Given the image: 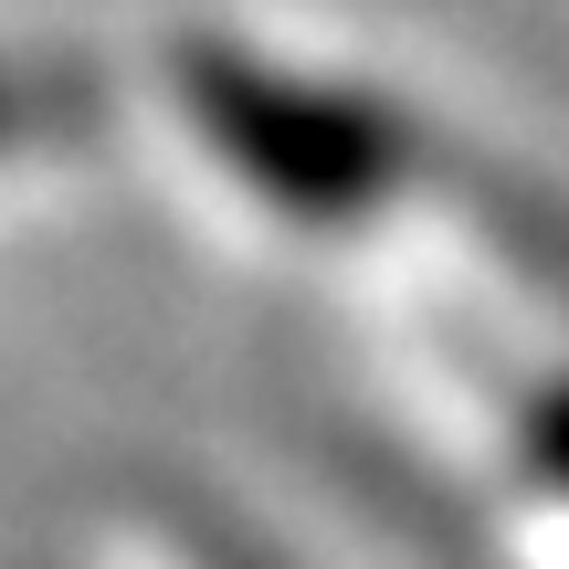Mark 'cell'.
<instances>
[{
	"instance_id": "obj_1",
	"label": "cell",
	"mask_w": 569,
	"mask_h": 569,
	"mask_svg": "<svg viewBox=\"0 0 569 569\" xmlns=\"http://www.w3.org/2000/svg\"><path fill=\"white\" fill-rule=\"evenodd\" d=\"M159 96L190 117V138L253 190V201L296 211V222H369L390 201H443L486 232L528 284L569 296V222L538 190H517L496 159L453 148L432 117L369 96V84H327L296 63L253 53L222 32H180L159 53Z\"/></svg>"
},
{
	"instance_id": "obj_2",
	"label": "cell",
	"mask_w": 569,
	"mask_h": 569,
	"mask_svg": "<svg viewBox=\"0 0 569 569\" xmlns=\"http://www.w3.org/2000/svg\"><path fill=\"white\" fill-rule=\"evenodd\" d=\"M106 117V74L84 53H53V42H0V159H32V148H63Z\"/></svg>"
},
{
	"instance_id": "obj_3",
	"label": "cell",
	"mask_w": 569,
	"mask_h": 569,
	"mask_svg": "<svg viewBox=\"0 0 569 569\" xmlns=\"http://www.w3.org/2000/svg\"><path fill=\"white\" fill-rule=\"evenodd\" d=\"M517 432H528V465L549 475V486L569 496V380L528 390V411H517Z\"/></svg>"
}]
</instances>
